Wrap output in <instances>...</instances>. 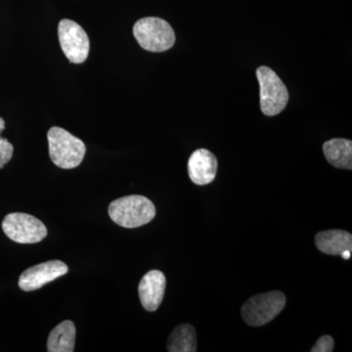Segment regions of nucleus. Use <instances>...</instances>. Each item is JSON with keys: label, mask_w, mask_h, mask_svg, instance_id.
I'll list each match as a JSON object with an SVG mask.
<instances>
[{"label": "nucleus", "mask_w": 352, "mask_h": 352, "mask_svg": "<svg viewBox=\"0 0 352 352\" xmlns=\"http://www.w3.org/2000/svg\"><path fill=\"white\" fill-rule=\"evenodd\" d=\"M109 215L118 226L124 228H136L154 219L156 208L151 200L144 196H126L111 203Z\"/></svg>", "instance_id": "obj_1"}, {"label": "nucleus", "mask_w": 352, "mask_h": 352, "mask_svg": "<svg viewBox=\"0 0 352 352\" xmlns=\"http://www.w3.org/2000/svg\"><path fill=\"white\" fill-rule=\"evenodd\" d=\"M51 161L58 168L71 170L82 164L87 148L80 139L61 127H51L47 133Z\"/></svg>", "instance_id": "obj_2"}, {"label": "nucleus", "mask_w": 352, "mask_h": 352, "mask_svg": "<svg viewBox=\"0 0 352 352\" xmlns=\"http://www.w3.org/2000/svg\"><path fill=\"white\" fill-rule=\"evenodd\" d=\"M133 36L143 50L164 52L175 43V34L166 21L157 17H146L133 25Z\"/></svg>", "instance_id": "obj_3"}, {"label": "nucleus", "mask_w": 352, "mask_h": 352, "mask_svg": "<svg viewBox=\"0 0 352 352\" xmlns=\"http://www.w3.org/2000/svg\"><path fill=\"white\" fill-rule=\"evenodd\" d=\"M286 305V296L282 292L273 291L252 296L241 309L243 319L248 325L261 327L272 321L281 314Z\"/></svg>", "instance_id": "obj_4"}, {"label": "nucleus", "mask_w": 352, "mask_h": 352, "mask_svg": "<svg viewBox=\"0 0 352 352\" xmlns=\"http://www.w3.org/2000/svg\"><path fill=\"white\" fill-rule=\"evenodd\" d=\"M256 78L261 87V112L268 117L279 115L289 102L286 85L270 67H259Z\"/></svg>", "instance_id": "obj_5"}, {"label": "nucleus", "mask_w": 352, "mask_h": 352, "mask_svg": "<svg viewBox=\"0 0 352 352\" xmlns=\"http://www.w3.org/2000/svg\"><path fill=\"white\" fill-rule=\"evenodd\" d=\"M2 229L9 239L19 244H36L47 236V228L41 220L22 212L7 214Z\"/></svg>", "instance_id": "obj_6"}, {"label": "nucleus", "mask_w": 352, "mask_h": 352, "mask_svg": "<svg viewBox=\"0 0 352 352\" xmlns=\"http://www.w3.org/2000/svg\"><path fill=\"white\" fill-rule=\"evenodd\" d=\"M58 36L60 45L69 61L82 64L89 54V38L85 30L74 21L64 19L59 23Z\"/></svg>", "instance_id": "obj_7"}, {"label": "nucleus", "mask_w": 352, "mask_h": 352, "mask_svg": "<svg viewBox=\"0 0 352 352\" xmlns=\"http://www.w3.org/2000/svg\"><path fill=\"white\" fill-rule=\"evenodd\" d=\"M68 266L61 261H50L28 268L21 274L19 287L25 292L36 291L68 273Z\"/></svg>", "instance_id": "obj_8"}, {"label": "nucleus", "mask_w": 352, "mask_h": 352, "mask_svg": "<svg viewBox=\"0 0 352 352\" xmlns=\"http://www.w3.org/2000/svg\"><path fill=\"white\" fill-rule=\"evenodd\" d=\"M166 279L163 272L151 270L139 283L138 293L141 305L147 311H156L164 300Z\"/></svg>", "instance_id": "obj_9"}, {"label": "nucleus", "mask_w": 352, "mask_h": 352, "mask_svg": "<svg viewBox=\"0 0 352 352\" xmlns=\"http://www.w3.org/2000/svg\"><path fill=\"white\" fill-rule=\"evenodd\" d=\"M217 173V160L207 149L192 153L188 161L190 179L197 185H207L214 182Z\"/></svg>", "instance_id": "obj_10"}, {"label": "nucleus", "mask_w": 352, "mask_h": 352, "mask_svg": "<svg viewBox=\"0 0 352 352\" xmlns=\"http://www.w3.org/2000/svg\"><path fill=\"white\" fill-rule=\"evenodd\" d=\"M315 244L319 251L331 256H340L352 251V236L344 230H326L317 234Z\"/></svg>", "instance_id": "obj_11"}, {"label": "nucleus", "mask_w": 352, "mask_h": 352, "mask_svg": "<svg viewBox=\"0 0 352 352\" xmlns=\"http://www.w3.org/2000/svg\"><path fill=\"white\" fill-rule=\"evenodd\" d=\"M324 156L337 168L352 170V142L349 139L333 138L323 144Z\"/></svg>", "instance_id": "obj_12"}, {"label": "nucleus", "mask_w": 352, "mask_h": 352, "mask_svg": "<svg viewBox=\"0 0 352 352\" xmlns=\"http://www.w3.org/2000/svg\"><path fill=\"white\" fill-rule=\"evenodd\" d=\"M76 327L73 322L63 321L51 331L47 340L50 352H73L75 349Z\"/></svg>", "instance_id": "obj_13"}, {"label": "nucleus", "mask_w": 352, "mask_h": 352, "mask_svg": "<svg viewBox=\"0 0 352 352\" xmlns=\"http://www.w3.org/2000/svg\"><path fill=\"white\" fill-rule=\"evenodd\" d=\"M168 351L170 352H195L197 351L195 328L189 324H182V325L175 328L168 337Z\"/></svg>", "instance_id": "obj_14"}, {"label": "nucleus", "mask_w": 352, "mask_h": 352, "mask_svg": "<svg viewBox=\"0 0 352 352\" xmlns=\"http://www.w3.org/2000/svg\"><path fill=\"white\" fill-rule=\"evenodd\" d=\"M13 151V145L7 139L0 136V168H3V166L11 161Z\"/></svg>", "instance_id": "obj_15"}, {"label": "nucleus", "mask_w": 352, "mask_h": 352, "mask_svg": "<svg viewBox=\"0 0 352 352\" xmlns=\"http://www.w3.org/2000/svg\"><path fill=\"white\" fill-rule=\"evenodd\" d=\"M335 346V342L331 336H323L317 340L316 344L311 349V352H332Z\"/></svg>", "instance_id": "obj_16"}, {"label": "nucleus", "mask_w": 352, "mask_h": 352, "mask_svg": "<svg viewBox=\"0 0 352 352\" xmlns=\"http://www.w3.org/2000/svg\"><path fill=\"white\" fill-rule=\"evenodd\" d=\"M340 256H342L344 259H349L351 256V251H344L342 252V254H340Z\"/></svg>", "instance_id": "obj_17"}, {"label": "nucleus", "mask_w": 352, "mask_h": 352, "mask_svg": "<svg viewBox=\"0 0 352 352\" xmlns=\"http://www.w3.org/2000/svg\"><path fill=\"white\" fill-rule=\"evenodd\" d=\"M6 129V122H4V120L2 119V118H0V134H1V132Z\"/></svg>", "instance_id": "obj_18"}]
</instances>
